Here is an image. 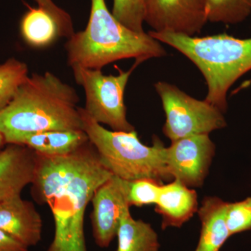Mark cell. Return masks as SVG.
Returning <instances> with one entry per match:
<instances>
[{
    "label": "cell",
    "mask_w": 251,
    "mask_h": 251,
    "mask_svg": "<svg viewBox=\"0 0 251 251\" xmlns=\"http://www.w3.org/2000/svg\"><path fill=\"white\" fill-rule=\"evenodd\" d=\"M154 87L166 114L163 132L171 142L191 135H209L227 125L224 113L205 100L193 98L163 81Z\"/></svg>",
    "instance_id": "obj_7"
},
{
    "label": "cell",
    "mask_w": 251,
    "mask_h": 251,
    "mask_svg": "<svg viewBox=\"0 0 251 251\" xmlns=\"http://www.w3.org/2000/svg\"><path fill=\"white\" fill-rule=\"evenodd\" d=\"M39 6L46 9L58 25L59 36L69 39L74 35V24L72 18L67 11L59 7L52 0H34Z\"/></svg>",
    "instance_id": "obj_23"
},
{
    "label": "cell",
    "mask_w": 251,
    "mask_h": 251,
    "mask_svg": "<svg viewBox=\"0 0 251 251\" xmlns=\"http://www.w3.org/2000/svg\"><path fill=\"white\" fill-rule=\"evenodd\" d=\"M227 202L209 196L203 200L198 213L201 222L199 242L195 251H219L231 237L226 221Z\"/></svg>",
    "instance_id": "obj_14"
},
{
    "label": "cell",
    "mask_w": 251,
    "mask_h": 251,
    "mask_svg": "<svg viewBox=\"0 0 251 251\" xmlns=\"http://www.w3.org/2000/svg\"><path fill=\"white\" fill-rule=\"evenodd\" d=\"M226 221L231 236L251 229V197L236 202H227Z\"/></svg>",
    "instance_id": "obj_22"
},
{
    "label": "cell",
    "mask_w": 251,
    "mask_h": 251,
    "mask_svg": "<svg viewBox=\"0 0 251 251\" xmlns=\"http://www.w3.org/2000/svg\"><path fill=\"white\" fill-rule=\"evenodd\" d=\"M139 63L129 70L120 71L118 75H104L101 70L71 66L77 85L85 92V110L98 123L108 126L112 130L130 132L135 127L127 120L125 92L132 72Z\"/></svg>",
    "instance_id": "obj_6"
},
{
    "label": "cell",
    "mask_w": 251,
    "mask_h": 251,
    "mask_svg": "<svg viewBox=\"0 0 251 251\" xmlns=\"http://www.w3.org/2000/svg\"><path fill=\"white\" fill-rule=\"evenodd\" d=\"M144 21L156 32L195 36L208 22L201 0H145Z\"/></svg>",
    "instance_id": "obj_9"
},
{
    "label": "cell",
    "mask_w": 251,
    "mask_h": 251,
    "mask_svg": "<svg viewBox=\"0 0 251 251\" xmlns=\"http://www.w3.org/2000/svg\"><path fill=\"white\" fill-rule=\"evenodd\" d=\"M21 35L28 45L44 48L59 37L58 25L46 9L29 7L21 19Z\"/></svg>",
    "instance_id": "obj_17"
},
{
    "label": "cell",
    "mask_w": 251,
    "mask_h": 251,
    "mask_svg": "<svg viewBox=\"0 0 251 251\" xmlns=\"http://www.w3.org/2000/svg\"><path fill=\"white\" fill-rule=\"evenodd\" d=\"M0 251H29V249L0 229Z\"/></svg>",
    "instance_id": "obj_24"
},
{
    "label": "cell",
    "mask_w": 251,
    "mask_h": 251,
    "mask_svg": "<svg viewBox=\"0 0 251 251\" xmlns=\"http://www.w3.org/2000/svg\"><path fill=\"white\" fill-rule=\"evenodd\" d=\"M208 22L234 25L251 14V0H201Z\"/></svg>",
    "instance_id": "obj_18"
},
{
    "label": "cell",
    "mask_w": 251,
    "mask_h": 251,
    "mask_svg": "<svg viewBox=\"0 0 251 251\" xmlns=\"http://www.w3.org/2000/svg\"><path fill=\"white\" fill-rule=\"evenodd\" d=\"M117 237L116 251H159L158 234L151 225L135 219L130 211L122 218Z\"/></svg>",
    "instance_id": "obj_16"
},
{
    "label": "cell",
    "mask_w": 251,
    "mask_h": 251,
    "mask_svg": "<svg viewBox=\"0 0 251 251\" xmlns=\"http://www.w3.org/2000/svg\"><path fill=\"white\" fill-rule=\"evenodd\" d=\"M4 145H6V143H5L4 137H3L2 134H1V132H0V149L2 148Z\"/></svg>",
    "instance_id": "obj_25"
},
{
    "label": "cell",
    "mask_w": 251,
    "mask_h": 251,
    "mask_svg": "<svg viewBox=\"0 0 251 251\" xmlns=\"http://www.w3.org/2000/svg\"><path fill=\"white\" fill-rule=\"evenodd\" d=\"M0 229L29 249L40 242L42 218L34 203L17 195L0 202Z\"/></svg>",
    "instance_id": "obj_11"
},
{
    "label": "cell",
    "mask_w": 251,
    "mask_h": 251,
    "mask_svg": "<svg viewBox=\"0 0 251 251\" xmlns=\"http://www.w3.org/2000/svg\"><path fill=\"white\" fill-rule=\"evenodd\" d=\"M69 65L101 70L125 59L140 63L167 54L161 42L149 33H138L114 17L105 0H91L90 19L83 31L74 33L65 44Z\"/></svg>",
    "instance_id": "obj_2"
},
{
    "label": "cell",
    "mask_w": 251,
    "mask_h": 251,
    "mask_svg": "<svg viewBox=\"0 0 251 251\" xmlns=\"http://www.w3.org/2000/svg\"><path fill=\"white\" fill-rule=\"evenodd\" d=\"M0 151V202L21 195L31 184L35 173L36 156L33 150L16 144H8Z\"/></svg>",
    "instance_id": "obj_12"
},
{
    "label": "cell",
    "mask_w": 251,
    "mask_h": 251,
    "mask_svg": "<svg viewBox=\"0 0 251 251\" xmlns=\"http://www.w3.org/2000/svg\"><path fill=\"white\" fill-rule=\"evenodd\" d=\"M29 69L17 59H8L0 64V112L11 101L20 86L27 80Z\"/></svg>",
    "instance_id": "obj_19"
},
{
    "label": "cell",
    "mask_w": 251,
    "mask_h": 251,
    "mask_svg": "<svg viewBox=\"0 0 251 251\" xmlns=\"http://www.w3.org/2000/svg\"><path fill=\"white\" fill-rule=\"evenodd\" d=\"M82 130L98 153L104 166L114 176L127 181L172 179L164 161V146L155 137L151 147L144 145L135 130L116 131L104 128L80 108Z\"/></svg>",
    "instance_id": "obj_5"
},
{
    "label": "cell",
    "mask_w": 251,
    "mask_h": 251,
    "mask_svg": "<svg viewBox=\"0 0 251 251\" xmlns=\"http://www.w3.org/2000/svg\"><path fill=\"white\" fill-rule=\"evenodd\" d=\"M78 94L50 72L33 74L20 86L0 112V132L5 143L46 130H82Z\"/></svg>",
    "instance_id": "obj_1"
},
{
    "label": "cell",
    "mask_w": 251,
    "mask_h": 251,
    "mask_svg": "<svg viewBox=\"0 0 251 251\" xmlns=\"http://www.w3.org/2000/svg\"><path fill=\"white\" fill-rule=\"evenodd\" d=\"M155 211L162 217L161 227H180L198 212V194L195 190L173 180L163 184Z\"/></svg>",
    "instance_id": "obj_13"
},
{
    "label": "cell",
    "mask_w": 251,
    "mask_h": 251,
    "mask_svg": "<svg viewBox=\"0 0 251 251\" xmlns=\"http://www.w3.org/2000/svg\"><path fill=\"white\" fill-rule=\"evenodd\" d=\"M90 202L94 242L108 248L117 237L122 218L130 211L124 180L113 175L96 190Z\"/></svg>",
    "instance_id": "obj_10"
},
{
    "label": "cell",
    "mask_w": 251,
    "mask_h": 251,
    "mask_svg": "<svg viewBox=\"0 0 251 251\" xmlns=\"http://www.w3.org/2000/svg\"><path fill=\"white\" fill-rule=\"evenodd\" d=\"M112 176L90 141L79 149L72 173L46 202L54 224L53 239L46 251H87L86 208L96 190Z\"/></svg>",
    "instance_id": "obj_4"
},
{
    "label": "cell",
    "mask_w": 251,
    "mask_h": 251,
    "mask_svg": "<svg viewBox=\"0 0 251 251\" xmlns=\"http://www.w3.org/2000/svg\"><path fill=\"white\" fill-rule=\"evenodd\" d=\"M124 184L128 205L141 207L148 204H156L163 184L156 180L140 179L124 180Z\"/></svg>",
    "instance_id": "obj_20"
},
{
    "label": "cell",
    "mask_w": 251,
    "mask_h": 251,
    "mask_svg": "<svg viewBox=\"0 0 251 251\" xmlns=\"http://www.w3.org/2000/svg\"><path fill=\"white\" fill-rule=\"evenodd\" d=\"M112 14L119 22L138 33H144L145 0H113Z\"/></svg>",
    "instance_id": "obj_21"
},
{
    "label": "cell",
    "mask_w": 251,
    "mask_h": 251,
    "mask_svg": "<svg viewBox=\"0 0 251 251\" xmlns=\"http://www.w3.org/2000/svg\"><path fill=\"white\" fill-rule=\"evenodd\" d=\"M148 33L174 48L198 67L207 85L206 101L224 113L229 88L251 69V38L238 39L226 34L198 37L168 31Z\"/></svg>",
    "instance_id": "obj_3"
},
{
    "label": "cell",
    "mask_w": 251,
    "mask_h": 251,
    "mask_svg": "<svg viewBox=\"0 0 251 251\" xmlns=\"http://www.w3.org/2000/svg\"><path fill=\"white\" fill-rule=\"evenodd\" d=\"M83 130H46L25 135L15 142L46 156H64L88 143Z\"/></svg>",
    "instance_id": "obj_15"
},
{
    "label": "cell",
    "mask_w": 251,
    "mask_h": 251,
    "mask_svg": "<svg viewBox=\"0 0 251 251\" xmlns=\"http://www.w3.org/2000/svg\"><path fill=\"white\" fill-rule=\"evenodd\" d=\"M215 151V145L208 134L175 140L164 149L168 174L188 187H201L209 174Z\"/></svg>",
    "instance_id": "obj_8"
}]
</instances>
